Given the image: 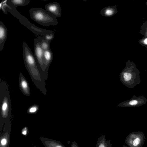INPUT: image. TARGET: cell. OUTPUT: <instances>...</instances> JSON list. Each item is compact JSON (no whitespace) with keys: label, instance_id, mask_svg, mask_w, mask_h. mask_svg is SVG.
<instances>
[{"label":"cell","instance_id":"277c9868","mask_svg":"<svg viewBox=\"0 0 147 147\" xmlns=\"http://www.w3.org/2000/svg\"><path fill=\"white\" fill-rule=\"evenodd\" d=\"M43 37L38 36L34 40V56L36 60L41 67L43 66L44 51L42 48L40 44Z\"/></svg>","mask_w":147,"mask_h":147},{"label":"cell","instance_id":"8fae6325","mask_svg":"<svg viewBox=\"0 0 147 147\" xmlns=\"http://www.w3.org/2000/svg\"><path fill=\"white\" fill-rule=\"evenodd\" d=\"M30 1V0H7V3L9 6L15 8L18 7L26 5Z\"/></svg>","mask_w":147,"mask_h":147},{"label":"cell","instance_id":"7a4b0ae2","mask_svg":"<svg viewBox=\"0 0 147 147\" xmlns=\"http://www.w3.org/2000/svg\"><path fill=\"white\" fill-rule=\"evenodd\" d=\"M29 13L32 19L42 26H55L58 24V21L56 17L42 8H32Z\"/></svg>","mask_w":147,"mask_h":147},{"label":"cell","instance_id":"7402d4cb","mask_svg":"<svg viewBox=\"0 0 147 147\" xmlns=\"http://www.w3.org/2000/svg\"><path fill=\"white\" fill-rule=\"evenodd\" d=\"M140 142V140L138 138L136 139L133 142V144L134 146H136L138 145Z\"/></svg>","mask_w":147,"mask_h":147},{"label":"cell","instance_id":"d4e9b609","mask_svg":"<svg viewBox=\"0 0 147 147\" xmlns=\"http://www.w3.org/2000/svg\"><path fill=\"white\" fill-rule=\"evenodd\" d=\"M34 147H36V146H34Z\"/></svg>","mask_w":147,"mask_h":147},{"label":"cell","instance_id":"4fadbf2b","mask_svg":"<svg viewBox=\"0 0 147 147\" xmlns=\"http://www.w3.org/2000/svg\"><path fill=\"white\" fill-rule=\"evenodd\" d=\"M53 57V53L51 49L44 51L43 66H48L51 62Z\"/></svg>","mask_w":147,"mask_h":147},{"label":"cell","instance_id":"9a60e30c","mask_svg":"<svg viewBox=\"0 0 147 147\" xmlns=\"http://www.w3.org/2000/svg\"><path fill=\"white\" fill-rule=\"evenodd\" d=\"M51 42H49L45 39L43 37L40 44L41 47L44 51L51 49L50 44Z\"/></svg>","mask_w":147,"mask_h":147},{"label":"cell","instance_id":"603a6c76","mask_svg":"<svg viewBox=\"0 0 147 147\" xmlns=\"http://www.w3.org/2000/svg\"><path fill=\"white\" fill-rule=\"evenodd\" d=\"M71 147H79L77 143L75 141L72 143Z\"/></svg>","mask_w":147,"mask_h":147},{"label":"cell","instance_id":"6da1fadb","mask_svg":"<svg viewBox=\"0 0 147 147\" xmlns=\"http://www.w3.org/2000/svg\"><path fill=\"white\" fill-rule=\"evenodd\" d=\"M140 73L135 63L128 60L126 63L125 67L120 75V80L126 87L133 88L140 83Z\"/></svg>","mask_w":147,"mask_h":147},{"label":"cell","instance_id":"e0dca14e","mask_svg":"<svg viewBox=\"0 0 147 147\" xmlns=\"http://www.w3.org/2000/svg\"><path fill=\"white\" fill-rule=\"evenodd\" d=\"M20 85L24 92L26 94H28L29 91L28 83L23 78H21Z\"/></svg>","mask_w":147,"mask_h":147},{"label":"cell","instance_id":"30bf717a","mask_svg":"<svg viewBox=\"0 0 147 147\" xmlns=\"http://www.w3.org/2000/svg\"><path fill=\"white\" fill-rule=\"evenodd\" d=\"M118 11L116 6H109L102 9L100 13L102 16L105 17H111L116 14Z\"/></svg>","mask_w":147,"mask_h":147},{"label":"cell","instance_id":"2e32d148","mask_svg":"<svg viewBox=\"0 0 147 147\" xmlns=\"http://www.w3.org/2000/svg\"><path fill=\"white\" fill-rule=\"evenodd\" d=\"M140 33L144 35L143 37H147V20L144 21L142 25L140 30Z\"/></svg>","mask_w":147,"mask_h":147},{"label":"cell","instance_id":"52a82bcc","mask_svg":"<svg viewBox=\"0 0 147 147\" xmlns=\"http://www.w3.org/2000/svg\"><path fill=\"white\" fill-rule=\"evenodd\" d=\"M11 127L4 129L0 134V147H9Z\"/></svg>","mask_w":147,"mask_h":147},{"label":"cell","instance_id":"5bb4252c","mask_svg":"<svg viewBox=\"0 0 147 147\" xmlns=\"http://www.w3.org/2000/svg\"><path fill=\"white\" fill-rule=\"evenodd\" d=\"M8 115V102L7 98L4 97L2 105L1 115L3 119H6Z\"/></svg>","mask_w":147,"mask_h":147},{"label":"cell","instance_id":"7c38bea8","mask_svg":"<svg viewBox=\"0 0 147 147\" xmlns=\"http://www.w3.org/2000/svg\"><path fill=\"white\" fill-rule=\"evenodd\" d=\"M96 147H112L110 140H107L105 136L102 135L98 138Z\"/></svg>","mask_w":147,"mask_h":147},{"label":"cell","instance_id":"9c48e42d","mask_svg":"<svg viewBox=\"0 0 147 147\" xmlns=\"http://www.w3.org/2000/svg\"><path fill=\"white\" fill-rule=\"evenodd\" d=\"M7 36V28L1 21L0 22V51L3 49Z\"/></svg>","mask_w":147,"mask_h":147},{"label":"cell","instance_id":"d6986e66","mask_svg":"<svg viewBox=\"0 0 147 147\" xmlns=\"http://www.w3.org/2000/svg\"><path fill=\"white\" fill-rule=\"evenodd\" d=\"M138 42L140 45L147 49V37H142V39L139 40Z\"/></svg>","mask_w":147,"mask_h":147},{"label":"cell","instance_id":"44dd1931","mask_svg":"<svg viewBox=\"0 0 147 147\" xmlns=\"http://www.w3.org/2000/svg\"><path fill=\"white\" fill-rule=\"evenodd\" d=\"M28 128L25 127L23 128L22 130L21 134L24 136H26L28 134Z\"/></svg>","mask_w":147,"mask_h":147},{"label":"cell","instance_id":"8992f818","mask_svg":"<svg viewBox=\"0 0 147 147\" xmlns=\"http://www.w3.org/2000/svg\"><path fill=\"white\" fill-rule=\"evenodd\" d=\"M45 9L46 11L56 18L60 17L61 16V9L58 2L48 3L45 6Z\"/></svg>","mask_w":147,"mask_h":147},{"label":"cell","instance_id":"ba28073f","mask_svg":"<svg viewBox=\"0 0 147 147\" xmlns=\"http://www.w3.org/2000/svg\"><path fill=\"white\" fill-rule=\"evenodd\" d=\"M40 140L45 147H65L60 142L43 137Z\"/></svg>","mask_w":147,"mask_h":147},{"label":"cell","instance_id":"cb8c5ba5","mask_svg":"<svg viewBox=\"0 0 147 147\" xmlns=\"http://www.w3.org/2000/svg\"><path fill=\"white\" fill-rule=\"evenodd\" d=\"M145 4L146 5H147V1L145 3Z\"/></svg>","mask_w":147,"mask_h":147},{"label":"cell","instance_id":"5b68a950","mask_svg":"<svg viewBox=\"0 0 147 147\" xmlns=\"http://www.w3.org/2000/svg\"><path fill=\"white\" fill-rule=\"evenodd\" d=\"M23 56L27 66L30 67H34L36 65V59L34 55L26 43H23Z\"/></svg>","mask_w":147,"mask_h":147},{"label":"cell","instance_id":"3957f363","mask_svg":"<svg viewBox=\"0 0 147 147\" xmlns=\"http://www.w3.org/2000/svg\"><path fill=\"white\" fill-rule=\"evenodd\" d=\"M147 102V99L144 96H137L134 95L132 98L123 102L118 105L123 107H139L145 104Z\"/></svg>","mask_w":147,"mask_h":147},{"label":"cell","instance_id":"ffe728a7","mask_svg":"<svg viewBox=\"0 0 147 147\" xmlns=\"http://www.w3.org/2000/svg\"><path fill=\"white\" fill-rule=\"evenodd\" d=\"M38 109V107L36 106H34L31 107L28 110L29 113H35Z\"/></svg>","mask_w":147,"mask_h":147},{"label":"cell","instance_id":"ac0fdd59","mask_svg":"<svg viewBox=\"0 0 147 147\" xmlns=\"http://www.w3.org/2000/svg\"><path fill=\"white\" fill-rule=\"evenodd\" d=\"M55 36L54 33L50 31L46 34L43 36L44 39L49 42H51L53 40Z\"/></svg>","mask_w":147,"mask_h":147}]
</instances>
